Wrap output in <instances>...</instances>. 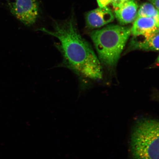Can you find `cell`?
<instances>
[{
  "mask_svg": "<svg viewBox=\"0 0 159 159\" xmlns=\"http://www.w3.org/2000/svg\"><path fill=\"white\" fill-rule=\"evenodd\" d=\"M37 30L59 39L60 48L70 68L89 79H102L100 61L90 45L80 34L74 15L64 20L54 21L53 30L45 28Z\"/></svg>",
  "mask_w": 159,
  "mask_h": 159,
  "instance_id": "6da1fadb",
  "label": "cell"
},
{
  "mask_svg": "<svg viewBox=\"0 0 159 159\" xmlns=\"http://www.w3.org/2000/svg\"><path fill=\"white\" fill-rule=\"evenodd\" d=\"M131 34V28L111 25L90 33L99 61L108 67H114Z\"/></svg>",
  "mask_w": 159,
  "mask_h": 159,
  "instance_id": "7a4b0ae2",
  "label": "cell"
},
{
  "mask_svg": "<svg viewBox=\"0 0 159 159\" xmlns=\"http://www.w3.org/2000/svg\"><path fill=\"white\" fill-rule=\"evenodd\" d=\"M130 149L133 159H159V122L139 119L131 132Z\"/></svg>",
  "mask_w": 159,
  "mask_h": 159,
  "instance_id": "3957f363",
  "label": "cell"
},
{
  "mask_svg": "<svg viewBox=\"0 0 159 159\" xmlns=\"http://www.w3.org/2000/svg\"><path fill=\"white\" fill-rule=\"evenodd\" d=\"M10 11L24 25H34L39 16L38 0H15L9 3Z\"/></svg>",
  "mask_w": 159,
  "mask_h": 159,
  "instance_id": "277c9868",
  "label": "cell"
},
{
  "mask_svg": "<svg viewBox=\"0 0 159 159\" xmlns=\"http://www.w3.org/2000/svg\"><path fill=\"white\" fill-rule=\"evenodd\" d=\"M141 50L157 52L159 50V31L150 34L133 36L129 51Z\"/></svg>",
  "mask_w": 159,
  "mask_h": 159,
  "instance_id": "5b68a950",
  "label": "cell"
},
{
  "mask_svg": "<svg viewBox=\"0 0 159 159\" xmlns=\"http://www.w3.org/2000/svg\"><path fill=\"white\" fill-rule=\"evenodd\" d=\"M114 15L107 7H100L88 12L85 16L87 26L91 29L99 28L114 20Z\"/></svg>",
  "mask_w": 159,
  "mask_h": 159,
  "instance_id": "8992f818",
  "label": "cell"
},
{
  "mask_svg": "<svg viewBox=\"0 0 159 159\" xmlns=\"http://www.w3.org/2000/svg\"><path fill=\"white\" fill-rule=\"evenodd\" d=\"M138 7L134 0H130L115 9V16L121 25L130 23L136 19Z\"/></svg>",
  "mask_w": 159,
  "mask_h": 159,
  "instance_id": "52a82bcc",
  "label": "cell"
},
{
  "mask_svg": "<svg viewBox=\"0 0 159 159\" xmlns=\"http://www.w3.org/2000/svg\"><path fill=\"white\" fill-rule=\"evenodd\" d=\"M159 31V25L154 19L148 17H137L131 28L133 36L150 34Z\"/></svg>",
  "mask_w": 159,
  "mask_h": 159,
  "instance_id": "ba28073f",
  "label": "cell"
},
{
  "mask_svg": "<svg viewBox=\"0 0 159 159\" xmlns=\"http://www.w3.org/2000/svg\"><path fill=\"white\" fill-rule=\"evenodd\" d=\"M138 17L152 18L159 25V10L150 3H144L140 6L137 13L136 18Z\"/></svg>",
  "mask_w": 159,
  "mask_h": 159,
  "instance_id": "9c48e42d",
  "label": "cell"
},
{
  "mask_svg": "<svg viewBox=\"0 0 159 159\" xmlns=\"http://www.w3.org/2000/svg\"><path fill=\"white\" fill-rule=\"evenodd\" d=\"M99 7H107L111 3V0H97Z\"/></svg>",
  "mask_w": 159,
  "mask_h": 159,
  "instance_id": "30bf717a",
  "label": "cell"
},
{
  "mask_svg": "<svg viewBox=\"0 0 159 159\" xmlns=\"http://www.w3.org/2000/svg\"><path fill=\"white\" fill-rule=\"evenodd\" d=\"M150 3L156 7V8L159 10V0H148Z\"/></svg>",
  "mask_w": 159,
  "mask_h": 159,
  "instance_id": "8fae6325",
  "label": "cell"
},
{
  "mask_svg": "<svg viewBox=\"0 0 159 159\" xmlns=\"http://www.w3.org/2000/svg\"><path fill=\"white\" fill-rule=\"evenodd\" d=\"M111 3L112 4L115 9L119 7V5H119V0H111Z\"/></svg>",
  "mask_w": 159,
  "mask_h": 159,
  "instance_id": "7c38bea8",
  "label": "cell"
},
{
  "mask_svg": "<svg viewBox=\"0 0 159 159\" xmlns=\"http://www.w3.org/2000/svg\"><path fill=\"white\" fill-rule=\"evenodd\" d=\"M129 1H130V0H119V5H120L119 6H120L121 5H122V4L126 2Z\"/></svg>",
  "mask_w": 159,
  "mask_h": 159,
  "instance_id": "4fadbf2b",
  "label": "cell"
},
{
  "mask_svg": "<svg viewBox=\"0 0 159 159\" xmlns=\"http://www.w3.org/2000/svg\"><path fill=\"white\" fill-rule=\"evenodd\" d=\"M7 1H15V0H7Z\"/></svg>",
  "mask_w": 159,
  "mask_h": 159,
  "instance_id": "5bb4252c",
  "label": "cell"
}]
</instances>
